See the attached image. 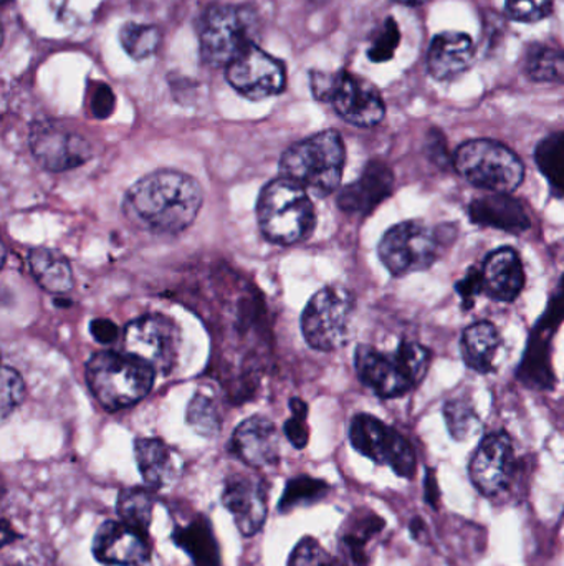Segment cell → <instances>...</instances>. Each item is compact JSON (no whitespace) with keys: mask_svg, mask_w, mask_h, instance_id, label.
<instances>
[{"mask_svg":"<svg viewBox=\"0 0 564 566\" xmlns=\"http://www.w3.org/2000/svg\"><path fill=\"white\" fill-rule=\"evenodd\" d=\"M204 195L192 176L161 169L139 179L125 198L132 222L156 234H179L198 218Z\"/></svg>","mask_w":564,"mask_h":566,"instance_id":"cell-1","label":"cell"},{"mask_svg":"<svg viewBox=\"0 0 564 566\" xmlns=\"http://www.w3.org/2000/svg\"><path fill=\"white\" fill-rule=\"evenodd\" d=\"M158 373L129 353L99 352L86 363V382L106 411L131 408L151 391Z\"/></svg>","mask_w":564,"mask_h":566,"instance_id":"cell-2","label":"cell"},{"mask_svg":"<svg viewBox=\"0 0 564 566\" xmlns=\"http://www.w3.org/2000/svg\"><path fill=\"white\" fill-rule=\"evenodd\" d=\"M257 219L264 238L280 245L307 241L317 226V212L307 189L284 176L262 189Z\"/></svg>","mask_w":564,"mask_h":566,"instance_id":"cell-3","label":"cell"},{"mask_svg":"<svg viewBox=\"0 0 564 566\" xmlns=\"http://www.w3.org/2000/svg\"><path fill=\"white\" fill-rule=\"evenodd\" d=\"M344 163L347 148L343 139L340 133L328 129L291 145L281 155L280 172L307 191L330 196L340 186Z\"/></svg>","mask_w":564,"mask_h":566,"instance_id":"cell-4","label":"cell"},{"mask_svg":"<svg viewBox=\"0 0 564 566\" xmlns=\"http://www.w3.org/2000/svg\"><path fill=\"white\" fill-rule=\"evenodd\" d=\"M454 166L467 182L490 192L510 195L525 179L522 159L493 139L464 143L454 156Z\"/></svg>","mask_w":564,"mask_h":566,"instance_id":"cell-5","label":"cell"},{"mask_svg":"<svg viewBox=\"0 0 564 566\" xmlns=\"http://www.w3.org/2000/svg\"><path fill=\"white\" fill-rule=\"evenodd\" d=\"M311 92L320 102L331 103L344 122L361 128L380 125L386 115L376 86L354 73L313 72Z\"/></svg>","mask_w":564,"mask_h":566,"instance_id":"cell-6","label":"cell"},{"mask_svg":"<svg viewBox=\"0 0 564 566\" xmlns=\"http://www.w3.org/2000/svg\"><path fill=\"white\" fill-rule=\"evenodd\" d=\"M255 17L251 9L238 6H214L202 17L199 45L204 62L228 66L248 46L254 45Z\"/></svg>","mask_w":564,"mask_h":566,"instance_id":"cell-7","label":"cell"},{"mask_svg":"<svg viewBox=\"0 0 564 566\" xmlns=\"http://www.w3.org/2000/svg\"><path fill=\"white\" fill-rule=\"evenodd\" d=\"M354 298L343 286H324L311 296L301 315V333L311 348L333 352L347 343Z\"/></svg>","mask_w":564,"mask_h":566,"instance_id":"cell-8","label":"cell"},{"mask_svg":"<svg viewBox=\"0 0 564 566\" xmlns=\"http://www.w3.org/2000/svg\"><path fill=\"white\" fill-rule=\"evenodd\" d=\"M377 255L391 275L406 277L433 268L439 255V241L424 222H401L383 235Z\"/></svg>","mask_w":564,"mask_h":566,"instance_id":"cell-9","label":"cell"},{"mask_svg":"<svg viewBox=\"0 0 564 566\" xmlns=\"http://www.w3.org/2000/svg\"><path fill=\"white\" fill-rule=\"evenodd\" d=\"M350 441L364 458L376 464H386L401 478L413 479L417 459L413 446L396 429L371 415L354 416L350 426Z\"/></svg>","mask_w":564,"mask_h":566,"instance_id":"cell-10","label":"cell"},{"mask_svg":"<svg viewBox=\"0 0 564 566\" xmlns=\"http://www.w3.org/2000/svg\"><path fill=\"white\" fill-rule=\"evenodd\" d=\"M179 329L164 315H142L125 329V352L142 359L156 373L168 375L178 361Z\"/></svg>","mask_w":564,"mask_h":566,"instance_id":"cell-11","label":"cell"},{"mask_svg":"<svg viewBox=\"0 0 564 566\" xmlns=\"http://www.w3.org/2000/svg\"><path fill=\"white\" fill-rule=\"evenodd\" d=\"M30 149L39 165L52 172L78 168L92 158V145L82 135L52 122L33 126Z\"/></svg>","mask_w":564,"mask_h":566,"instance_id":"cell-12","label":"cell"},{"mask_svg":"<svg viewBox=\"0 0 564 566\" xmlns=\"http://www.w3.org/2000/svg\"><path fill=\"white\" fill-rule=\"evenodd\" d=\"M227 80L248 99H264L284 92L287 73L284 63L251 45L227 66Z\"/></svg>","mask_w":564,"mask_h":566,"instance_id":"cell-13","label":"cell"},{"mask_svg":"<svg viewBox=\"0 0 564 566\" xmlns=\"http://www.w3.org/2000/svg\"><path fill=\"white\" fill-rule=\"evenodd\" d=\"M515 451L506 432H492L480 442L469 465L470 481L487 497L499 495L512 482Z\"/></svg>","mask_w":564,"mask_h":566,"instance_id":"cell-14","label":"cell"},{"mask_svg":"<svg viewBox=\"0 0 564 566\" xmlns=\"http://www.w3.org/2000/svg\"><path fill=\"white\" fill-rule=\"evenodd\" d=\"M222 504L231 512L241 534L245 537H254L267 521V484L251 474L231 475L225 481Z\"/></svg>","mask_w":564,"mask_h":566,"instance_id":"cell-15","label":"cell"},{"mask_svg":"<svg viewBox=\"0 0 564 566\" xmlns=\"http://www.w3.org/2000/svg\"><path fill=\"white\" fill-rule=\"evenodd\" d=\"M354 368L361 382L383 399L401 398L416 388L397 353L387 355L373 346L360 345L354 353Z\"/></svg>","mask_w":564,"mask_h":566,"instance_id":"cell-16","label":"cell"},{"mask_svg":"<svg viewBox=\"0 0 564 566\" xmlns=\"http://www.w3.org/2000/svg\"><path fill=\"white\" fill-rule=\"evenodd\" d=\"M93 555L103 565L146 566L151 557L148 535L123 522L108 521L96 531Z\"/></svg>","mask_w":564,"mask_h":566,"instance_id":"cell-17","label":"cell"},{"mask_svg":"<svg viewBox=\"0 0 564 566\" xmlns=\"http://www.w3.org/2000/svg\"><path fill=\"white\" fill-rule=\"evenodd\" d=\"M232 451L251 468H268L280 459V436L270 419L254 416L235 429Z\"/></svg>","mask_w":564,"mask_h":566,"instance_id":"cell-18","label":"cell"},{"mask_svg":"<svg viewBox=\"0 0 564 566\" xmlns=\"http://www.w3.org/2000/svg\"><path fill=\"white\" fill-rule=\"evenodd\" d=\"M394 191L393 169L383 161L368 163L358 181L351 182L338 196L341 211L368 216Z\"/></svg>","mask_w":564,"mask_h":566,"instance_id":"cell-19","label":"cell"},{"mask_svg":"<svg viewBox=\"0 0 564 566\" xmlns=\"http://www.w3.org/2000/svg\"><path fill=\"white\" fill-rule=\"evenodd\" d=\"M483 293L497 302H513L525 289V271L519 252L499 249L487 255L482 269Z\"/></svg>","mask_w":564,"mask_h":566,"instance_id":"cell-20","label":"cell"},{"mask_svg":"<svg viewBox=\"0 0 564 566\" xmlns=\"http://www.w3.org/2000/svg\"><path fill=\"white\" fill-rule=\"evenodd\" d=\"M469 216L473 224L499 229L510 234H522L532 228L523 202L506 192H490L477 198L470 202Z\"/></svg>","mask_w":564,"mask_h":566,"instance_id":"cell-21","label":"cell"},{"mask_svg":"<svg viewBox=\"0 0 564 566\" xmlns=\"http://www.w3.org/2000/svg\"><path fill=\"white\" fill-rule=\"evenodd\" d=\"M476 49L472 39L464 32H443L436 35L429 46L427 66L439 82L457 78L472 66Z\"/></svg>","mask_w":564,"mask_h":566,"instance_id":"cell-22","label":"cell"},{"mask_svg":"<svg viewBox=\"0 0 564 566\" xmlns=\"http://www.w3.org/2000/svg\"><path fill=\"white\" fill-rule=\"evenodd\" d=\"M384 528V521L374 512L360 509L344 522L340 532V560L344 566H368L366 547Z\"/></svg>","mask_w":564,"mask_h":566,"instance_id":"cell-23","label":"cell"},{"mask_svg":"<svg viewBox=\"0 0 564 566\" xmlns=\"http://www.w3.org/2000/svg\"><path fill=\"white\" fill-rule=\"evenodd\" d=\"M135 455L139 472L149 488H164L178 474L174 452L161 439H136Z\"/></svg>","mask_w":564,"mask_h":566,"instance_id":"cell-24","label":"cell"},{"mask_svg":"<svg viewBox=\"0 0 564 566\" xmlns=\"http://www.w3.org/2000/svg\"><path fill=\"white\" fill-rule=\"evenodd\" d=\"M172 541L191 557L195 566H221V551L211 522L204 515L172 532Z\"/></svg>","mask_w":564,"mask_h":566,"instance_id":"cell-25","label":"cell"},{"mask_svg":"<svg viewBox=\"0 0 564 566\" xmlns=\"http://www.w3.org/2000/svg\"><path fill=\"white\" fill-rule=\"evenodd\" d=\"M462 356L466 365L480 375L493 371L497 353L500 348V335L490 322H477L466 328L462 335Z\"/></svg>","mask_w":564,"mask_h":566,"instance_id":"cell-26","label":"cell"},{"mask_svg":"<svg viewBox=\"0 0 564 566\" xmlns=\"http://www.w3.org/2000/svg\"><path fill=\"white\" fill-rule=\"evenodd\" d=\"M30 272L45 292L66 295L73 289L72 265L53 249L36 248L29 254Z\"/></svg>","mask_w":564,"mask_h":566,"instance_id":"cell-27","label":"cell"},{"mask_svg":"<svg viewBox=\"0 0 564 566\" xmlns=\"http://www.w3.org/2000/svg\"><path fill=\"white\" fill-rule=\"evenodd\" d=\"M549 338L552 335L536 329V335L530 339L525 358L519 369V378L532 388H552L553 373L550 366Z\"/></svg>","mask_w":564,"mask_h":566,"instance_id":"cell-28","label":"cell"},{"mask_svg":"<svg viewBox=\"0 0 564 566\" xmlns=\"http://www.w3.org/2000/svg\"><path fill=\"white\" fill-rule=\"evenodd\" d=\"M535 161L549 181L553 196L564 198V132L553 133L539 143Z\"/></svg>","mask_w":564,"mask_h":566,"instance_id":"cell-29","label":"cell"},{"mask_svg":"<svg viewBox=\"0 0 564 566\" xmlns=\"http://www.w3.org/2000/svg\"><path fill=\"white\" fill-rule=\"evenodd\" d=\"M152 507H155V497L148 489L132 488L123 489L118 495L119 522L148 535L149 525H151Z\"/></svg>","mask_w":564,"mask_h":566,"instance_id":"cell-30","label":"cell"},{"mask_svg":"<svg viewBox=\"0 0 564 566\" xmlns=\"http://www.w3.org/2000/svg\"><path fill=\"white\" fill-rule=\"evenodd\" d=\"M530 78L543 83H564V50L535 45L526 55Z\"/></svg>","mask_w":564,"mask_h":566,"instance_id":"cell-31","label":"cell"},{"mask_svg":"<svg viewBox=\"0 0 564 566\" xmlns=\"http://www.w3.org/2000/svg\"><path fill=\"white\" fill-rule=\"evenodd\" d=\"M328 492H330V485L327 482L308 478V475H300V478L287 482L278 509L287 514V512L295 511L298 507H308V505L317 504L321 499L327 497Z\"/></svg>","mask_w":564,"mask_h":566,"instance_id":"cell-32","label":"cell"},{"mask_svg":"<svg viewBox=\"0 0 564 566\" xmlns=\"http://www.w3.org/2000/svg\"><path fill=\"white\" fill-rule=\"evenodd\" d=\"M443 412L447 429L456 441H467L482 428L479 415L466 399H450L444 405Z\"/></svg>","mask_w":564,"mask_h":566,"instance_id":"cell-33","label":"cell"},{"mask_svg":"<svg viewBox=\"0 0 564 566\" xmlns=\"http://www.w3.org/2000/svg\"><path fill=\"white\" fill-rule=\"evenodd\" d=\"M123 49L136 60H145L158 50L161 33L158 27L146 23H126L119 32Z\"/></svg>","mask_w":564,"mask_h":566,"instance_id":"cell-34","label":"cell"},{"mask_svg":"<svg viewBox=\"0 0 564 566\" xmlns=\"http://www.w3.org/2000/svg\"><path fill=\"white\" fill-rule=\"evenodd\" d=\"M188 422L204 438H214L221 431L222 419L214 401L207 396L198 395L189 402Z\"/></svg>","mask_w":564,"mask_h":566,"instance_id":"cell-35","label":"cell"},{"mask_svg":"<svg viewBox=\"0 0 564 566\" xmlns=\"http://www.w3.org/2000/svg\"><path fill=\"white\" fill-rule=\"evenodd\" d=\"M396 353L403 365L406 366L407 375L411 376L414 385H419L429 371L430 358H433L429 349L413 339H403Z\"/></svg>","mask_w":564,"mask_h":566,"instance_id":"cell-36","label":"cell"},{"mask_svg":"<svg viewBox=\"0 0 564 566\" xmlns=\"http://www.w3.org/2000/svg\"><path fill=\"white\" fill-rule=\"evenodd\" d=\"M288 566H344L340 558L328 554L315 538L307 537L291 552Z\"/></svg>","mask_w":564,"mask_h":566,"instance_id":"cell-37","label":"cell"},{"mask_svg":"<svg viewBox=\"0 0 564 566\" xmlns=\"http://www.w3.org/2000/svg\"><path fill=\"white\" fill-rule=\"evenodd\" d=\"M400 27H397L396 20L390 17V19L384 22V25L381 27L376 36H374L373 43H371L370 50H368V55H370L373 62H387V60L393 59L394 52H396L397 46H400Z\"/></svg>","mask_w":564,"mask_h":566,"instance_id":"cell-38","label":"cell"},{"mask_svg":"<svg viewBox=\"0 0 564 566\" xmlns=\"http://www.w3.org/2000/svg\"><path fill=\"white\" fill-rule=\"evenodd\" d=\"M555 0H507L506 9L515 22L535 23L553 12Z\"/></svg>","mask_w":564,"mask_h":566,"instance_id":"cell-39","label":"cell"},{"mask_svg":"<svg viewBox=\"0 0 564 566\" xmlns=\"http://www.w3.org/2000/svg\"><path fill=\"white\" fill-rule=\"evenodd\" d=\"M25 398V385H23L22 376L17 369L10 366L2 368V418L7 419Z\"/></svg>","mask_w":564,"mask_h":566,"instance_id":"cell-40","label":"cell"},{"mask_svg":"<svg viewBox=\"0 0 564 566\" xmlns=\"http://www.w3.org/2000/svg\"><path fill=\"white\" fill-rule=\"evenodd\" d=\"M290 409L294 416L285 422V434L295 448L305 449L308 444V438H310L307 424V402L301 401L300 398H294L290 401Z\"/></svg>","mask_w":564,"mask_h":566,"instance_id":"cell-41","label":"cell"},{"mask_svg":"<svg viewBox=\"0 0 564 566\" xmlns=\"http://www.w3.org/2000/svg\"><path fill=\"white\" fill-rule=\"evenodd\" d=\"M564 319V277L560 282L558 289L553 293L552 300H550L549 308H546L545 315L540 319L536 329L540 332L549 333L552 335L555 332L556 326L560 325Z\"/></svg>","mask_w":564,"mask_h":566,"instance_id":"cell-42","label":"cell"},{"mask_svg":"<svg viewBox=\"0 0 564 566\" xmlns=\"http://www.w3.org/2000/svg\"><path fill=\"white\" fill-rule=\"evenodd\" d=\"M456 292L459 293L460 300H462L464 308H473L477 296L483 293L482 272H480V269H469L466 277L462 281L456 282Z\"/></svg>","mask_w":564,"mask_h":566,"instance_id":"cell-43","label":"cell"},{"mask_svg":"<svg viewBox=\"0 0 564 566\" xmlns=\"http://www.w3.org/2000/svg\"><path fill=\"white\" fill-rule=\"evenodd\" d=\"M92 113L95 118L105 119L111 115L115 109V95H113L111 88L106 85L95 86L92 93Z\"/></svg>","mask_w":564,"mask_h":566,"instance_id":"cell-44","label":"cell"},{"mask_svg":"<svg viewBox=\"0 0 564 566\" xmlns=\"http://www.w3.org/2000/svg\"><path fill=\"white\" fill-rule=\"evenodd\" d=\"M89 329H92L93 338H95L96 342L102 343V345H109V343H113L118 338V326H116L115 323L109 322V319H93L92 325H89Z\"/></svg>","mask_w":564,"mask_h":566,"instance_id":"cell-45","label":"cell"},{"mask_svg":"<svg viewBox=\"0 0 564 566\" xmlns=\"http://www.w3.org/2000/svg\"><path fill=\"white\" fill-rule=\"evenodd\" d=\"M440 492L437 485L436 474L433 471H427L426 475V502L433 505L434 509L439 504Z\"/></svg>","mask_w":564,"mask_h":566,"instance_id":"cell-46","label":"cell"},{"mask_svg":"<svg viewBox=\"0 0 564 566\" xmlns=\"http://www.w3.org/2000/svg\"><path fill=\"white\" fill-rule=\"evenodd\" d=\"M411 534H413V537L416 538L417 542L424 544V542L427 541L426 524H424L421 518H414V521L411 522Z\"/></svg>","mask_w":564,"mask_h":566,"instance_id":"cell-47","label":"cell"},{"mask_svg":"<svg viewBox=\"0 0 564 566\" xmlns=\"http://www.w3.org/2000/svg\"><path fill=\"white\" fill-rule=\"evenodd\" d=\"M397 2L406 3V6H421V3L426 2V0H397Z\"/></svg>","mask_w":564,"mask_h":566,"instance_id":"cell-48","label":"cell"}]
</instances>
